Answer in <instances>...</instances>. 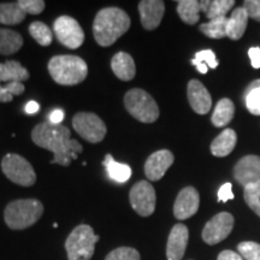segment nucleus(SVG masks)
<instances>
[{
  "mask_svg": "<svg viewBox=\"0 0 260 260\" xmlns=\"http://www.w3.org/2000/svg\"><path fill=\"white\" fill-rule=\"evenodd\" d=\"M141 24L146 30H153L160 24L165 12V4L160 0H142L139 3Z\"/></svg>",
  "mask_w": 260,
  "mask_h": 260,
  "instance_id": "16",
  "label": "nucleus"
},
{
  "mask_svg": "<svg viewBox=\"0 0 260 260\" xmlns=\"http://www.w3.org/2000/svg\"><path fill=\"white\" fill-rule=\"evenodd\" d=\"M73 126L81 138L90 144H98L103 141L107 130L103 119L95 113L90 112L76 113L73 118Z\"/></svg>",
  "mask_w": 260,
  "mask_h": 260,
  "instance_id": "8",
  "label": "nucleus"
},
{
  "mask_svg": "<svg viewBox=\"0 0 260 260\" xmlns=\"http://www.w3.org/2000/svg\"><path fill=\"white\" fill-rule=\"evenodd\" d=\"M29 79V73L17 60H6L0 63V84L2 82H23Z\"/></svg>",
  "mask_w": 260,
  "mask_h": 260,
  "instance_id": "21",
  "label": "nucleus"
},
{
  "mask_svg": "<svg viewBox=\"0 0 260 260\" xmlns=\"http://www.w3.org/2000/svg\"><path fill=\"white\" fill-rule=\"evenodd\" d=\"M99 235L94 234L92 226L81 224L76 226L65 241V249L69 260H90L94 254Z\"/></svg>",
  "mask_w": 260,
  "mask_h": 260,
  "instance_id": "5",
  "label": "nucleus"
},
{
  "mask_svg": "<svg viewBox=\"0 0 260 260\" xmlns=\"http://www.w3.org/2000/svg\"><path fill=\"white\" fill-rule=\"evenodd\" d=\"M234 115H235V105L232 100L224 98V99H220L214 107L211 122L217 128H222L232 122Z\"/></svg>",
  "mask_w": 260,
  "mask_h": 260,
  "instance_id": "23",
  "label": "nucleus"
},
{
  "mask_svg": "<svg viewBox=\"0 0 260 260\" xmlns=\"http://www.w3.org/2000/svg\"><path fill=\"white\" fill-rule=\"evenodd\" d=\"M65 117V113L63 110H53L50 115H48V122L52 123V124H60L61 121L64 119Z\"/></svg>",
  "mask_w": 260,
  "mask_h": 260,
  "instance_id": "40",
  "label": "nucleus"
},
{
  "mask_svg": "<svg viewBox=\"0 0 260 260\" xmlns=\"http://www.w3.org/2000/svg\"><path fill=\"white\" fill-rule=\"evenodd\" d=\"M105 260H141L140 253L132 247H119L107 254Z\"/></svg>",
  "mask_w": 260,
  "mask_h": 260,
  "instance_id": "34",
  "label": "nucleus"
},
{
  "mask_svg": "<svg viewBox=\"0 0 260 260\" xmlns=\"http://www.w3.org/2000/svg\"><path fill=\"white\" fill-rule=\"evenodd\" d=\"M233 214L228 212H220L211 218L206 223L203 230V240L207 245L213 246L224 241L234 228Z\"/></svg>",
  "mask_w": 260,
  "mask_h": 260,
  "instance_id": "11",
  "label": "nucleus"
},
{
  "mask_svg": "<svg viewBox=\"0 0 260 260\" xmlns=\"http://www.w3.org/2000/svg\"><path fill=\"white\" fill-rule=\"evenodd\" d=\"M249 16L245 8H237L233 11L226 22V37L232 40H240L245 34Z\"/></svg>",
  "mask_w": 260,
  "mask_h": 260,
  "instance_id": "19",
  "label": "nucleus"
},
{
  "mask_svg": "<svg viewBox=\"0 0 260 260\" xmlns=\"http://www.w3.org/2000/svg\"><path fill=\"white\" fill-rule=\"evenodd\" d=\"M23 46V38L17 31L0 28V54L10 56L21 50Z\"/></svg>",
  "mask_w": 260,
  "mask_h": 260,
  "instance_id": "24",
  "label": "nucleus"
},
{
  "mask_svg": "<svg viewBox=\"0 0 260 260\" xmlns=\"http://www.w3.org/2000/svg\"><path fill=\"white\" fill-rule=\"evenodd\" d=\"M217 260H243V258L239 253L230 251V249H225V251L219 253Z\"/></svg>",
  "mask_w": 260,
  "mask_h": 260,
  "instance_id": "41",
  "label": "nucleus"
},
{
  "mask_svg": "<svg viewBox=\"0 0 260 260\" xmlns=\"http://www.w3.org/2000/svg\"><path fill=\"white\" fill-rule=\"evenodd\" d=\"M226 17H219L210 19L206 23H203L199 27V30L207 38L223 39L226 37Z\"/></svg>",
  "mask_w": 260,
  "mask_h": 260,
  "instance_id": "27",
  "label": "nucleus"
},
{
  "mask_svg": "<svg viewBox=\"0 0 260 260\" xmlns=\"http://www.w3.org/2000/svg\"><path fill=\"white\" fill-rule=\"evenodd\" d=\"M103 165L106 169L107 175L112 181L117 183H125L126 181L132 177L133 170L128 164H123V162L116 161L111 154H106L104 159Z\"/></svg>",
  "mask_w": 260,
  "mask_h": 260,
  "instance_id": "22",
  "label": "nucleus"
},
{
  "mask_svg": "<svg viewBox=\"0 0 260 260\" xmlns=\"http://www.w3.org/2000/svg\"><path fill=\"white\" fill-rule=\"evenodd\" d=\"M248 57L251 59L252 67L260 69V47H252L248 50Z\"/></svg>",
  "mask_w": 260,
  "mask_h": 260,
  "instance_id": "39",
  "label": "nucleus"
},
{
  "mask_svg": "<svg viewBox=\"0 0 260 260\" xmlns=\"http://www.w3.org/2000/svg\"><path fill=\"white\" fill-rule=\"evenodd\" d=\"M239 254L243 260H260V245L253 241H243L237 246Z\"/></svg>",
  "mask_w": 260,
  "mask_h": 260,
  "instance_id": "33",
  "label": "nucleus"
},
{
  "mask_svg": "<svg viewBox=\"0 0 260 260\" xmlns=\"http://www.w3.org/2000/svg\"><path fill=\"white\" fill-rule=\"evenodd\" d=\"M234 177L245 188L260 181V157L246 155L236 162L234 168Z\"/></svg>",
  "mask_w": 260,
  "mask_h": 260,
  "instance_id": "13",
  "label": "nucleus"
},
{
  "mask_svg": "<svg viewBox=\"0 0 260 260\" xmlns=\"http://www.w3.org/2000/svg\"><path fill=\"white\" fill-rule=\"evenodd\" d=\"M111 69L122 81H132L135 77L136 67L134 59L125 52H118L111 60Z\"/></svg>",
  "mask_w": 260,
  "mask_h": 260,
  "instance_id": "18",
  "label": "nucleus"
},
{
  "mask_svg": "<svg viewBox=\"0 0 260 260\" xmlns=\"http://www.w3.org/2000/svg\"><path fill=\"white\" fill-rule=\"evenodd\" d=\"M245 104L247 110L254 116H260V80L249 83L245 90Z\"/></svg>",
  "mask_w": 260,
  "mask_h": 260,
  "instance_id": "28",
  "label": "nucleus"
},
{
  "mask_svg": "<svg viewBox=\"0 0 260 260\" xmlns=\"http://www.w3.org/2000/svg\"><path fill=\"white\" fill-rule=\"evenodd\" d=\"M44 213V205L37 199L11 201L4 211L6 225L12 230H23L31 226Z\"/></svg>",
  "mask_w": 260,
  "mask_h": 260,
  "instance_id": "4",
  "label": "nucleus"
},
{
  "mask_svg": "<svg viewBox=\"0 0 260 260\" xmlns=\"http://www.w3.org/2000/svg\"><path fill=\"white\" fill-rule=\"evenodd\" d=\"M48 73L58 84L75 86L86 80L88 67L77 56H54L48 61Z\"/></svg>",
  "mask_w": 260,
  "mask_h": 260,
  "instance_id": "3",
  "label": "nucleus"
},
{
  "mask_svg": "<svg viewBox=\"0 0 260 260\" xmlns=\"http://www.w3.org/2000/svg\"><path fill=\"white\" fill-rule=\"evenodd\" d=\"M243 198L249 209L260 217V181L245 187Z\"/></svg>",
  "mask_w": 260,
  "mask_h": 260,
  "instance_id": "31",
  "label": "nucleus"
},
{
  "mask_svg": "<svg viewBox=\"0 0 260 260\" xmlns=\"http://www.w3.org/2000/svg\"><path fill=\"white\" fill-rule=\"evenodd\" d=\"M124 106L130 115L142 123H153L159 117L155 100L144 89L134 88L124 95Z\"/></svg>",
  "mask_w": 260,
  "mask_h": 260,
  "instance_id": "6",
  "label": "nucleus"
},
{
  "mask_svg": "<svg viewBox=\"0 0 260 260\" xmlns=\"http://www.w3.org/2000/svg\"><path fill=\"white\" fill-rule=\"evenodd\" d=\"M187 96L190 107L198 115L209 113L211 106H212V98H211V94L206 89V87L200 81H189L187 87Z\"/></svg>",
  "mask_w": 260,
  "mask_h": 260,
  "instance_id": "15",
  "label": "nucleus"
},
{
  "mask_svg": "<svg viewBox=\"0 0 260 260\" xmlns=\"http://www.w3.org/2000/svg\"><path fill=\"white\" fill-rule=\"evenodd\" d=\"M130 28V18L119 8H105L100 10L93 23V34L98 45L109 47L125 34Z\"/></svg>",
  "mask_w": 260,
  "mask_h": 260,
  "instance_id": "2",
  "label": "nucleus"
},
{
  "mask_svg": "<svg viewBox=\"0 0 260 260\" xmlns=\"http://www.w3.org/2000/svg\"><path fill=\"white\" fill-rule=\"evenodd\" d=\"M237 142V135L235 130L225 129L213 140L211 144V153L214 157H226L235 148Z\"/></svg>",
  "mask_w": 260,
  "mask_h": 260,
  "instance_id": "20",
  "label": "nucleus"
},
{
  "mask_svg": "<svg viewBox=\"0 0 260 260\" xmlns=\"http://www.w3.org/2000/svg\"><path fill=\"white\" fill-rule=\"evenodd\" d=\"M200 206V197L194 187H186L178 193L174 205V214L177 219L190 218L198 212Z\"/></svg>",
  "mask_w": 260,
  "mask_h": 260,
  "instance_id": "12",
  "label": "nucleus"
},
{
  "mask_svg": "<svg viewBox=\"0 0 260 260\" xmlns=\"http://www.w3.org/2000/svg\"><path fill=\"white\" fill-rule=\"evenodd\" d=\"M200 2L181 0L177 3V14L186 24H197L200 19Z\"/></svg>",
  "mask_w": 260,
  "mask_h": 260,
  "instance_id": "26",
  "label": "nucleus"
},
{
  "mask_svg": "<svg viewBox=\"0 0 260 260\" xmlns=\"http://www.w3.org/2000/svg\"><path fill=\"white\" fill-rule=\"evenodd\" d=\"M24 92V84L22 82H9L5 86L0 84V103L12 102L15 95H21Z\"/></svg>",
  "mask_w": 260,
  "mask_h": 260,
  "instance_id": "32",
  "label": "nucleus"
},
{
  "mask_svg": "<svg viewBox=\"0 0 260 260\" xmlns=\"http://www.w3.org/2000/svg\"><path fill=\"white\" fill-rule=\"evenodd\" d=\"M29 32H30L31 38L35 39V41L41 46H50L53 40L52 30L48 28V25L42 22H32L29 25Z\"/></svg>",
  "mask_w": 260,
  "mask_h": 260,
  "instance_id": "29",
  "label": "nucleus"
},
{
  "mask_svg": "<svg viewBox=\"0 0 260 260\" xmlns=\"http://www.w3.org/2000/svg\"><path fill=\"white\" fill-rule=\"evenodd\" d=\"M189 232L184 224H176L171 229L167 245L168 260H181L186 253Z\"/></svg>",
  "mask_w": 260,
  "mask_h": 260,
  "instance_id": "17",
  "label": "nucleus"
},
{
  "mask_svg": "<svg viewBox=\"0 0 260 260\" xmlns=\"http://www.w3.org/2000/svg\"><path fill=\"white\" fill-rule=\"evenodd\" d=\"M235 2L234 0H209V8L206 10V17L210 19L226 17V14L234 8Z\"/></svg>",
  "mask_w": 260,
  "mask_h": 260,
  "instance_id": "30",
  "label": "nucleus"
},
{
  "mask_svg": "<svg viewBox=\"0 0 260 260\" xmlns=\"http://www.w3.org/2000/svg\"><path fill=\"white\" fill-rule=\"evenodd\" d=\"M39 110H40V106H39V104L37 102H34V100L28 102V104L24 107V111L25 113H28V115H35V113L39 112Z\"/></svg>",
  "mask_w": 260,
  "mask_h": 260,
  "instance_id": "42",
  "label": "nucleus"
},
{
  "mask_svg": "<svg viewBox=\"0 0 260 260\" xmlns=\"http://www.w3.org/2000/svg\"><path fill=\"white\" fill-rule=\"evenodd\" d=\"M129 201L132 207L141 217H149L155 210V190L148 181H140L130 189Z\"/></svg>",
  "mask_w": 260,
  "mask_h": 260,
  "instance_id": "10",
  "label": "nucleus"
},
{
  "mask_svg": "<svg viewBox=\"0 0 260 260\" xmlns=\"http://www.w3.org/2000/svg\"><path fill=\"white\" fill-rule=\"evenodd\" d=\"M174 154L168 149L154 152L145 162V175L149 181H159L174 164Z\"/></svg>",
  "mask_w": 260,
  "mask_h": 260,
  "instance_id": "14",
  "label": "nucleus"
},
{
  "mask_svg": "<svg viewBox=\"0 0 260 260\" xmlns=\"http://www.w3.org/2000/svg\"><path fill=\"white\" fill-rule=\"evenodd\" d=\"M2 170L10 181L22 187H30L37 182V174L27 159L18 154H6L2 160Z\"/></svg>",
  "mask_w": 260,
  "mask_h": 260,
  "instance_id": "7",
  "label": "nucleus"
},
{
  "mask_svg": "<svg viewBox=\"0 0 260 260\" xmlns=\"http://www.w3.org/2000/svg\"><path fill=\"white\" fill-rule=\"evenodd\" d=\"M18 5L23 10L25 14L39 15L45 10V2L42 0H19Z\"/></svg>",
  "mask_w": 260,
  "mask_h": 260,
  "instance_id": "36",
  "label": "nucleus"
},
{
  "mask_svg": "<svg viewBox=\"0 0 260 260\" xmlns=\"http://www.w3.org/2000/svg\"><path fill=\"white\" fill-rule=\"evenodd\" d=\"M191 64H193L194 67L203 64L206 65L209 69H216V68L218 67V60H217L216 54H214V52L212 50H204L198 52V53L195 54V57L191 59Z\"/></svg>",
  "mask_w": 260,
  "mask_h": 260,
  "instance_id": "35",
  "label": "nucleus"
},
{
  "mask_svg": "<svg viewBox=\"0 0 260 260\" xmlns=\"http://www.w3.org/2000/svg\"><path fill=\"white\" fill-rule=\"evenodd\" d=\"M234 199V193H233V184L230 182L224 183L218 190V201L220 203H226V201Z\"/></svg>",
  "mask_w": 260,
  "mask_h": 260,
  "instance_id": "38",
  "label": "nucleus"
},
{
  "mask_svg": "<svg viewBox=\"0 0 260 260\" xmlns=\"http://www.w3.org/2000/svg\"><path fill=\"white\" fill-rule=\"evenodd\" d=\"M27 14L21 9L18 3H3L0 4V23L15 25L24 21Z\"/></svg>",
  "mask_w": 260,
  "mask_h": 260,
  "instance_id": "25",
  "label": "nucleus"
},
{
  "mask_svg": "<svg viewBox=\"0 0 260 260\" xmlns=\"http://www.w3.org/2000/svg\"><path fill=\"white\" fill-rule=\"evenodd\" d=\"M31 140L39 147L48 149L53 153L54 157L51 164H59L61 167H69L71 160L77 159V154L83 152L80 142L71 139L69 128L63 124L40 123L32 129Z\"/></svg>",
  "mask_w": 260,
  "mask_h": 260,
  "instance_id": "1",
  "label": "nucleus"
},
{
  "mask_svg": "<svg viewBox=\"0 0 260 260\" xmlns=\"http://www.w3.org/2000/svg\"><path fill=\"white\" fill-rule=\"evenodd\" d=\"M243 8L248 14L249 18L260 22V0H246Z\"/></svg>",
  "mask_w": 260,
  "mask_h": 260,
  "instance_id": "37",
  "label": "nucleus"
},
{
  "mask_svg": "<svg viewBox=\"0 0 260 260\" xmlns=\"http://www.w3.org/2000/svg\"><path fill=\"white\" fill-rule=\"evenodd\" d=\"M54 34L57 40L70 50L79 48L84 41L83 29L76 19L70 16H60L54 21Z\"/></svg>",
  "mask_w": 260,
  "mask_h": 260,
  "instance_id": "9",
  "label": "nucleus"
}]
</instances>
